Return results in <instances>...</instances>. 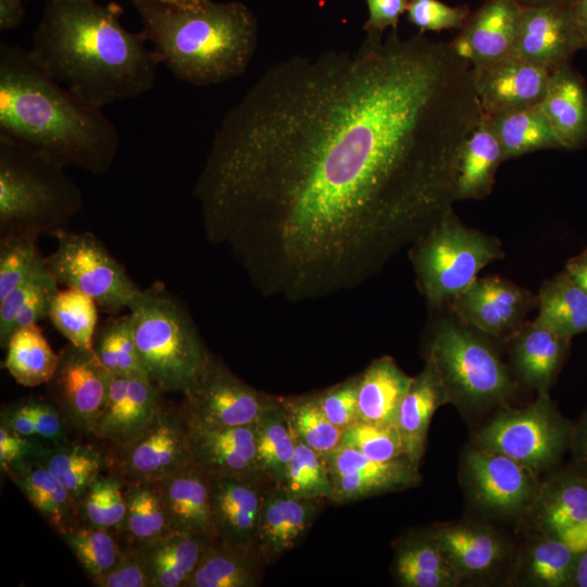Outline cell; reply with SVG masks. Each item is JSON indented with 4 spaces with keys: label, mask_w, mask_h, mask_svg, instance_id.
<instances>
[{
    "label": "cell",
    "mask_w": 587,
    "mask_h": 587,
    "mask_svg": "<svg viewBox=\"0 0 587 587\" xmlns=\"http://www.w3.org/2000/svg\"><path fill=\"white\" fill-rule=\"evenodd\" d=\"M126 514L115 530L125 546H137L172 533L155 482H125Z\"/></svg>",
    "instance_id": "60d3db41"
},
{
    "label": "cell",
    "mask_w": 587,
    "mask_h": 587,
    "mask_svg": "<svg viewBox=\"0 0 587 587\" xmlns=\"http://www.w3.org/2000/svg\"><path fill=\"white\" fill-rule=\"evenodd\" d=\"M326 502L295 498L276 486L267 489L257 535V548L265 564L276 562L300 542Z\"/></svg>",
    "instance_id": "cb8c5ba5"
},
{
    "label": "cell",
    "mask_w": 587,
    "mask_h": 587,
    "mask_svg": "<svg viewBox=\"0 0 587 587\" xmlns=\"http://www.w3.org/2000/svg\"><path fill=\"white\" fill-rule=\"evenodd\" d=\"M483 121L471 64L423 33L289 58L214 134L195 186L204 235L266 297L354 288L452 211Z\"/></svg>",
    "instance_id": "6da1fadb"
},
{
    "label": "cell",
    "mask_w": 587,
    "mask_h": 587,
    "mask_svg": "<svg viewBox=\"0 0 587 587\" xmlns=\"http://www.w3.org/2000/svg\"><path fill=\"white\" fill-rule=\"evenodd\" d=\"M83 205L64 166L0 137V238L54 236Z\"/></svg>",
    "instance_id": "5b68a950"
},
{
    "label": "cell",
    "mask_w": 587,
    "mask_h": 587,
    "mask_svg": "<svg viewBox=\"0 0 587 587\" xmlns=\"http://www.w3.org/2000/svg\"><path fill=\"white\" fill-rule=\"evenodd\" d=\"M395 575L404 587H453L462 580L428 529L404 538L396 549Z\"/></svg>",
    "instance_id": "e575fe53"
},
{
    "label": "cell",
    "mask_w": 587,
    "mask_h": 587,
    "mask_svg": "<svg viewBox=\"0 0 587 587\" xmlns=\"http://www.w3.org/2000/svg\"><path fill=\"white\" fill-rule=\"evenodd\" d=\"M341 444L375 461L388 462L405 457L396 424L379 425L357 421L342 430Z\"/></svg>",
    "instance_id": "816d5d0a"
},
{
    "label": "cell",
    "mask_w": 587,
    "mask_h": 587,
    "mask_svg": "<svg viewBox=\"0 0 587 587\" xmlns=\"http://www.w3.org/2000/svg\"><path fill=\"white\" fill-rule=\"evenodd\" d=\"M509 341L517 379L537 394H549L566 360L571 340L535 320L525 322Z\"/></svg>",
    "instance_id": "484cf974"
},
{
    "label": "cell",
    "mask_w": 587,
    "mask_h": 587,
    "mask_svg": "<svg viewBox=\"0 0 587 587\" xmlns=\"http://www.w3.org/2000/svg\"><path fill=\"white\" fill-rule=\"evenodd\" d=\"M525 517L537 534L559 539L577 552L586 549L587 473L573 463L551 471Z\"/></svg>",
    "instance_id": "2e32d148"
},
{
    "label": "cell",
    "mask_w": 587,
    "mask_h": 587,
    "mask_svg": "<svg viewBox=\"0 0 587 587\" xmlns=\"http://www.w3.org/2000/svg\"><path fill=\"white\" fill-rule=\"evenodd\" d=\"M266 565L258 549L211 540L185 587H257Z\"/></svg>",
    "instance_id": "d6a6232c"
},
{
    "label": "cell",
    "mask_w": 587,
    "mask_h": 587,
    "mask_svg": "<svg viewBox=\"0 0 587 587\" xmlns=\"http://www.w3.org/2000/svg\"><path fill=\"white\" fill-rule=\"evenodd\" d=\"M407 13L409 22L421 33L462 28L470 16L465 5L450 7L439 0H410Z\"/></svg>",
    "instance_id": "f5cc1de1"
},
{
    "label": "cell",
    "mask_w": 587,
    "mask_h": 587,
    "mask_svg": "<svg viewBox=\"0 0 587 587\" xmlns=\"http://www.w3.org/2000/svg\"><path fill=\"white\" fill-rule=\"evenodd\" d=\"M92 349L111 374L148 378L135 342L128 314L111 315L107 319L97 328Z\"/></svg>",
    "instance_id": "ee69618b"
},
{
    "label": "cell",
    "mask_w": 587,
    "mask_h": 587,
    "mask_svg": "<svg viewBox=\"0 0 587 587\" xmlns=\"http://www.w3.org/2000/svg\"><path fill=\"white\" fill-rule=\"evenodd\" d=\"M280 488L295 498L333 500V482L324 459L297 436L296 450Z\"/></svg>",
    "instance_id": "681fc988"
},
{
    "label": "cell",
    "mask_w": 587,
    "mask_h": 587,
    "mask_svg": "<svg viewBox=\"0 0 587 587\" xmlns=\"http://www.w3.org/2000/svg\"><path fill=\"white\" fill-rule=\"evenodd\" d=\"M42 463L79 502L87 487L103 471L110 469V451L84 441L67 440L50 445Z\"/></svg>",
    "instance_id": "b9f144b4"
},
{
    "label": "cell",
    "mask_w": 587,
    "mask_h": 587,
    "mask_svg": "<svg viewBox=\"0 0 587 587\" xmlns=\"http://www.w3.org/2000/svg\"><path fill=\"white\" fill-rule=\"evenodd\" d=\"M98 304L87 294L65 287L54 295L48 319L70 344L92 349L98 323Z\"/></svg>",
    "instance_id": "f6af8a7d"
},
{
    "label": "cell",
    "mask_w": 587,
    "mask_h": 587,
    "mask_svg": "<svg viewBox=\"0 0 587 587\" xmlns=\"http://www.w3.org/2000/svg\"><path fill=\"white\" fill-rule=\"evenodd\" d=\"M25 15L23 0H0V30L17 27Z\"/></svg>",
    "instance_id": "94428289"
},
{
    "label": "cell",
    "mask_w": 587,
    "mask_h": 587,
    "mask_svg": "<svg viewBox=\"0 0 587 587\" xmlns=\"http://www.w3.org/2000/svg\"><path fill=\"white\" fill-rule=\"evenodd\" d=\"M50 442L20 435L0 425V467L7 475L14 469L34 460H41Z\"/></svg>",
    "instance_id": "11a10c76"
},
{
    "label": "cell",
    "mask_w": 587,
    "mask_h": 587,
    "mask_svg": "<svg viewBox=\"0 0 587 587\" xmlns=\"http://www.w3.org/2000/svg\"><path fill=\"white\" fill-rule=\"evenodd\" d=\"M323 459L333 482L334 503L413 487L421 480L419 463L405 457L380 462L340 444Z\"/></svg>",
    "instance_id": "e0dca14e"
},
{
    "label": "cell",
    "mask_w": 587,
    "mask_h": 587,
    "mask_svg": "<svg viewBox=\"0 0 587 587\" xmlns=\"http://www.w3.org/2000/svg\"><path fill=\"white\" fill-rule=\"evenodd\" d=\"M5 349L4 367L18 384L37 387L52 378L59 354L52 350L38 324L14 332Z\"/></svg>",
    "instance_id": "7bdbcfd3"
},
{
    "label": "cell",
    "mask_w": 587,
    "mask_h": 587,
    "mask_svg": "<svg viewBox=\"0 0 587 587\" xmlns=\"http://www.w3.org/2000/svg\"><path fill=\"white\" fill-rule=\"evenodd\" d=\"M111 376L93 349L70 344L59 353L48 385L51 398L72 428L91 435L104 407Z\"/></svg>",
    "instance_id": "5bb4252c"
},
{
    "label": "cell",
    "mask_w": 587,
    "mask_h": 587,
    "mask_svg": "<svg viewBox=\"0 0 587 587\" xmlns=\"http://www.w3.org/2000/svg\"><path fill=\"white\" fill-rule=\"evenodd\" d=\"M540 107L562 148L587 139V90L565 63L551 71Z\"/></svg>",
    "instance_id": "f546056e"
},
{
    "label": "cell",
    "mask_w": 587,
    "mask_h": 587,
    "mask_svg": "<svg viewBox=\"0 0 587 587\" xmlns=\"http://www.w3.org/2000/svg\"><path fill=\"white\" fill-rule=\"evenodd\" d=\"M428 532L461 580L492 574L509 552L503 537L484 524L449 522L435 524Z\"/></svg>",
    "instance_id": "603a6c76"
},
{
    "label": "cell",
    "mask_w": 587,
    "mask_h": 587,
    "mask_svg": "<svg viewBox=\"0 0 587 587\" xmlns=\"http://www.w3.org/2000/svg\"><path fill=\"white\" fill-rule=\"evenodd\" d=\"M358 375V421L396 424L400 403L413 377L407 375L388 355L373 360Z\"/></svg>",
    "instance_id": "4dcf8cb0"
},
{
    "label": "cell",
    "mask_w": 587,
    "mask_h": 587,
    "mask_svg": "<svg viewBox=\"0 0 587 587\" xmlns=\"http://www.w3.org/2000/svg\"><path fill=\"white\" fill-rule=\"evenodd\" d=\"M216 539L233 547L258 549L257 535L265 492L272 485L259 475H210Z\"/></svg>",
    "instance_id": "d6986e66"
},
{
    "label": "cell",
    "mask_w": 587,
    "mask_h": 587,
    "mask_svg": "<svg viewBox=\"0 0 587 587\" xmlns=\"http://www.w3.org/2000/svg\"><path fill=\"white\" fill-rule=\"evenodd\" d=\"M569 451L572 463L587 473V410L573 423Z\"/></svg>",
    "instance_id": "91938a15"
},
{
    "label": "cell",
    "mask_w": 587,
    "mask_h": 587,
    "mask_svg": "<svg viewBox=\"0 0 587 587\" xmlns=\"http://www.w3.org/2000/svg\"><path fill=\"white\" fill-rule=\"evenodd\" d=\"M158 1L175 4L183 8H198L205 0H158Z\"/></svg>",
    "instance_id": "03108f58"
},
{
    "label": "cell",
    "mask_w": 587,
    "mask_h": 587,
    "mask_svg": "<svg viewBox=\"0 0 587 587\" xmlns=\"http://www.w3.org/2000/svg\"><path fill=\"white\" fill-rule=\"evenodd\" d=\"M537 299V322L570 340L587 333V294L564 270L544 282Z\"/></svg>",
    "instance_id": "8d00e7d4"
},
{
    "label": "cell",
    "mask_w": 587,
    "mask_h": 587,
    "mask_svg": "<svg viewBox=\"0 0 587 587\" xmlns=\"http://www.w3.org/2000/svg\"><path fill=\"white\" fill-rule=\"evenodd\" d=\"M8 476L60 536L80 524L78 501L41 460L25 463Z\"/></svg>",
    "instance_id": "1f68e13d"
},
{
    "label": "cell",
    "mask_w": 587,
    "mask_h": 587,
    "mask_svg": "<svg viewBox=\"0 0 587 587\" xmlns=\"http://www.w3.org/2000/svg\"><path fill=\"white\" fill-rule=\"evenodd\" d=\"M59 284L47 264L0 300V346L20 328L48 317Z\"/></svg>",
    "instance_id": "74e56055"
},
{
    "label": "cell",
    "mask_w": 587,
    "mask_h": 587,
    "mask_svg": "<svg viewBox=\"0 0 587 587\" xmlns=\"http://www.w3.org/2000/svg\"><path fill=\"white\" fill-rule=\"evenodd\" d=\"M577 551L563 541L537 534L520 555V584L536 587H573Z\"/></svg>",
    "instance_id": "f35d334b"
},
{
    "label": "cell",
    "mask_w": 587,
    "mask_h": 587,
    "mask_svg": "<svg viewBox=\"0 0 587 587\" xmlns=\"http://www.w3.org/2000/svg\"><path fill=\"white\" fill-rule=\"evenodd\" d=\"M36 241L22 236L0 238V300L46 264Z\"/></svg>",
    "instance_id": "f907efd6"
},
{
    "label": "cell",
    "mask_w": 587,
    "mask_h": 587,
    "mask_svg": "<svg viewBox=\"0 0 587 587\" xmlns=\"http://www.w3.org/2000/svg\"><path fill=\"white\" fill-rule=\"evenodd\" d=\"M128 310L148 378L164 394L183 395L211 354L189 312L162 282L140 289Z\"/></svg>",
    "instance_id": "8992f818"
},
{
    "label": "cell",
    "mask_w": 587,
    "mask_h": 587,
    "mask_svg": "<svg viewBox=\"0 0 587 587\" xmlns=\"http://www.w3.org/2000/svg\"><path fill=\"white\" fill-rule=\"evenodd\" d=\"M91 583L111 571L124 546L114 529L79 524L61 535Z\"/></svg>",
    "instance_id": "bcb514c9"
},
{
    "label": "cell",
    "mask_w": 587,
    "mask_h": 587,
    "mask_svg": "<svg viewBox=\"0 0 587 587\" xmlns=\"http://www.w3.org/2000/svg\"><path fill=\"white\" fill-rule=\"evenodd\" d=\"M369 18L364 25L366 33L383 34L386 28L397 29L400 16L407 12L410 0H365Z\"/></svg>",
    "instance_id": "680465c9"
},
{
    "label": "cell",
    "mask_w": 587,
    "mask_h": 587,
    "mask_svg": "<svg viewBox=\"0 0 587 587\" xmlns=\"http://www.w3.org/2000/svg\"><path fill=\"white\" fill-rule=\"evenodd\" d=\"M450 396L436 366L426 360L421 373L413 377L397 414L404 454L420 463L426 446L430 420L436 410L449 403Z\"/></svg>",
    "instance_id": "83f0119b"
},
{
    "label": "cell",
    "mask_w": 587,
    "mask_h": 587,
    "mask_svg": "<svg viewBox=\"0 0 587 587\" xmlns=\"http://www.w3.org/2000/svg\"><path fill=\"white\" fill-rule=\"evenodd\" d=\"M163 391L145 377L111 376L104 407L90 436L111 449L136 438L164 405Z\"/></svg>",
    "instance_id": "ffe728a7"
},
{
    "label": "cell",
    "mask_w": 587,
    "mask_h": 587,
    "mask_svg": "<svg viewBox=\"0 0 587 587\" xmlns=\"http://www.w3.org/2000/svg\"><path fill=\"white\" fill-rule=\"evenodd\" d=\"M26 404L35 422L37 436L52 445L68 439L71 425L57 402L50 398L27 397Z\"/></svg>",
    "instance_id": "9f6ffc18"
},
{
    "label": "cell",
    "mask_w": 587,
    "mask_h": 587,
    "mask_svg": "<svg viewBox=\"0 0 587 587\" xmlns=\"http://www.w3.org/2000/svg\"><path fill=\"white\" fill-rule=\"evenodd\" d=\"M211 540L214 539L172 532L130 547L149 587H185Z\"/></svg>",
    "instance_id": "f1b7e54d"
},
{
    "label": "cell",
    "mask_w": 587,
    "mask_h": 587,
    "mask_svg": "<svg viewBox=\"0 0 587 587\" xmlns=\"http://www.w3.org/2000/svg\"><path fill=\"white\" fill-rule=\"evenodd\" d=\"M522 11L520 0H487L469 16L450 45L473 67L510 57L516 43Z\"/></svg>",
    "instance_id": "7402d4cb"
},
{
    "label": "cell",
    "mask_w": 587,
    "mask_h": 587,
    "mask_svg": "<svg viewBox=\"0 0 587 587\" xmlns=\"http://www.w3.org/2000/svg\"><path fill=\"white\" fill-rule=\"evenodd\" d=\"M358 382L355 375L315 394L327 419L341 430L358 421Z\"/></svg>",
    "instance_id": "db71d44e"
},
{
    "label": "cell",
    "mask_w": 587,
    "mask_h": 587,
    "mask_svg": "<svg viewBox=\"0 0 587 587\" xmlns=\"http://www.w3.org/2000/svg\"><path fill=\"white\" fill-rule=\"evenodd\" d=\"M492 340L452 313L434 323L426 360L439 372L451 402L487 409L503 404L515 392L516 385Z\"/></svg>",
    "instance_id": "52a82bcc"
},
{
    "label": "cell",
    "mask_w": 587,
    "mask_h": 587,
    "mask_svg": "<svg viewBox=\"0 0 587 587\" xmlns=\"http://www.w3.org/2000/svg\"><path fill=\"white\" fill-rule=\"evenodd\" d=\"M183 396L189 426L200 428L253 424L276 398L248 385L212 353Z\"/></svg>",
    "instance_id": "7c38bea8"
},
{
    "label": "cell",
    "mask_w": 587,
    "mask_h": 587,
    "mask_svg": "<svg viewBox=\"0 0 587 587\" xmlns=\"http://www.w3.org/2000/svg\"><path fill=\"white\" fill-rule=\"evenodd\" d=\"M573 11L583 47H587V0H575Z\"/></svg>",
    "instance_id": "be15d7a7"
},
{
    "label": "cell",
    "mask_w": 587,
    "mask_h": 587,
    "mask_svg": "<svg viewBox=\"0 0 587 587\" xmlns=\"http://www.w3.org/2000/svg\"><path fill=\"white\" fill-rule=\"evenodd\" d=\"M155 484L172 532L216 539L205 471L192 463Z\"/></svg>",
    "instance_id": "d4e9b609"
},
{
    "label": "cell",
    "mask_w": 587,
    "mask_h": 587,
    "mask_svg": "<svg viewBox=\"0 0 587 587\" xmlns=\"http://www.w3.org/2000/svg\"><path fill=\"white\" fill-rule=\"evenodd\" d=\"M110 473L125 482H158L192 464L189 424L180 409L164 403L132 441L110 449Z\"/></svg>",
    "instance_id": "4fadbf2b"
},
{
    "label": "cell",
    "mask_w": 587,
    "mask_h": 587,
    "mask_svg": "<svg viewBox=\"0 0 587 587\" xmlns=\"http://www.w3.org/2000/svg\"><path fill=\"white\" fill-rule=\"evenodd\" d=\"M0 137L64 166L107 173L120 135L102 112L50 77L28 50L0 43Z\"/></svg>",
    "instance_id": "3957f363"
},
{
    "label": "cell",
    "mask_w": 587,
    "mask_h": 587,
    "mask_svg": "<svg viewBox=\"0 0 587 587\" xmlns=\"http://www.w3.org/2000/svg\"><path fill=\"white\" fill-rule=\"evenodd\" d=\"M189 442L193 464L209 475H258L254 423L227 428L189 426Z\"/></svg>",
    "instance_id": "4316f807"
},
{
    "label": "cell",
    "mask_w": 587,
    "mask_h": 587,
    "mask_svg": "<svg viewBox=\"0 0 587 587\" xmlns=\"http://www.w3.org/2000/svg\"><path fill=\"white\" fill-rule=\"evenodd\" d=\"M538 304L537 296L495 275L476 278L449 304L462 323L496 340L511 339Z\"/></svg>",
    "instance_id": "9a60e30c"
},
{
    "label": "cell",
    "mask_w": 587,
    "mask_h": 587,
    "mask_svg": "<svg viewBox=\"0 0 587 587\" xmlns=\"http://www.w3.org/2000/svg\"><path fill=\"white\" fill-rule=\"evenodd\" d=\"M461 470L470 500L492 517L525 516L541 485L537 472L476 445L464 452Z\"/></svg>",
    "instance_id": "8fae6325"
},
{
    "label": "cell",
    "mask_w": 587,
    "mask_h": 587,
    "mask_svg": "<svg viewBox=\"0 0 587 587\" xmlns=\"http://www.w3.org/2000/svg\"><path fill=\"white\" fill-rule=\"evenodd\" d=\"M573 2L523 4L511 55L549 70L565 64L575 50L583 48Z\"/></svg>",
    "instance_id": "ac0fdd59"
},
{
    "label": "cell",
    "mask_w": 587,
    "mask_h": 587,
    "mask_svg": "<svg viewBox=\"0 0 587 587\" xmlns=\"http://www.w3.org/2000/svg\"><path fill=\"white\" fill-rule=\"evenodd\" d=\"M502 258L498 238L466 227L453 210L414 242L410 252L417 286L430 310L448 305L486 265Z\"/></svg>",
    "instance_id": "ba28073f"
},
{
    "label": "cell",
    "mask_w": 587,
    "mask_h": 587,
    "mask_svg": "<svg viewBox=\"0 0 587 587\" xmlns=\"http://www.w3.org/2000/svg\"><path fill=\"white\" fill-rule=\"evenodd\" d=\"M564 271L587 294V249L572 257Z\"/></svg>",
    "instance_id": "6125c7cd"
},
{
    "label": "cell",
    "mask_w": 587,
    "mask_h": 587,
    "mask_svg": "<svg viewBox=\"0 0 587 587\" xmlns=\"http://www.w3.org/2000/svg\"><path fill=\"white\" fill-rule=\"evenodd\" d=\"M115 2L48 0L28 50L50 77L102 109L150 91L160 64Z\"/></svg>",
    "instance_id": "7a4b0ae2"
},
{
    "label": "cell",
    "mask_w": 587,
    "mask_h": 587,
    "mask_svg": "<svg viewBox=\"0 0 587 587\" xmlns=\"http://www.w3.org/2000/svg\"><path fill=\"white\" fill-rule=\"evenodd\" d=\"M82 524L116 530L126 514L124 480L114 473L99 474L79 499Z\"/></svg>",
    "instance_id": "c3c4849f"
},
{
    "label": "cell",
    "mask_w": 587,
    "mask_h": 587,
    "mask_svg": "<svg viewBox=\"0 0 587 587\" xmlns=\"http://www.w3.org/2000/svg\"><path fill=\"white\" fill-rule=\"evenodd\" d=\"M532 3L529 4H538V3H551V2H573L575 0H530Z\"/></svg>",
    "instance_id": "003e7915"
},
{
    "label": "cell",
    "mask_w": 587,
    "mask_h": 587,
    "mask_svg": "<svg viewBox=\"0 0 587 587\" xmlns=\"http://www.w3.org/2000/svg\"><path fill=\"white\" fill-rule=\"evenodd\" d=\"M573 423L549 394L522 409L499 411L476 434V446L504 454L538 474L558 467L570 449Z\"/></svg>",
    "instance_id": "9c48e42d"
},
{
    "label": "cell",
    "mask_w": 587,
    "mask_h": 587,
    "mask_svg": "<svg viewBox=\"0 0 587 587\" xmlns=\"http://www.w3.org/2000/svg\"><path fill=\"white\" fill-rule=\"evenodd\" d=\"M280 399L295 435L322 458L341 444L342 430L327 419L315 394Z\"/></svg>",
    "instance_id": "7dc6e473"
},
{
    "label": "cell",
    "mask_w": 587,
    "mask_h": 587,
    "mask_svg": "<svg viewBox=\"0 0 587 587\" xmlns=\"http://www.w3.org/2000/svg\"><path fill=\"white\" fill-rule=\"evenodd\" d=\"M124 546V551L105 575L92 582L98 587H149L148 579L142 571L135 551L130 546Z\"/></svg>",
    "instance_id": "6f0895ef"
},
{
    "label": "cell",
    "mask_w": 587,
    "mask_h": 587,
    "mask_svg": "<svg viewBox=\"0 0 587 587\" xmlns=\"http://www.w3.org/2000/svg\"><path fill=\"white\" fill-rule=\"evenodd\" d=\"M498 138L505 160L560 147L540 103L484 118Z\"/></svg>",
    "instance_id": "ab89813d"
},
{
    "label": "cell",
    "mask_w": 587,
    "mask_h": 587,
    "mask_svg": "<svg viewBox=\"0 0 587 587\" xmlns=\"http://www.w3.org/2000/svg\"><path fill=\"white\" fill-rule=\"evenodd\" d=\"M573 587H587V548L578 553Z\"/></svg>",
    "instance_id": "e7e4bbea"
},
{
    "label": "cell",
    "mask_w": 587,
    "mask_h": 587,
    "mask_svg": "<svg viewBox=\"0 0 587 587\" xmlns=\"http://www.w3.org/2000/svg\"><path fill=\"white\" fill-rule=\"evenodd\" d=\"M53 237L57 248L45 261L59 285L87 294L110 315L128 309L140 288L97 236L64 229Z\"/></svg>",
    "instance_id": "30bf717a"
},
{
    "label": "cell",
    "mask_w": 587,
    "mask_h": 587,
    "mask_svg": "<svg viewBox=\"0 0 587 587\" xmlns=\"http://www.w3.org/2000/svg\"><path fill=\"white\" fill-rule=\"evenodd\" d=\"M141 35L172 74L193 86L224 83L248 67L258 42L254 15L238 1L205 0L183 8L158 0H132Z\"/></svg>",
    "instance_id": "277c9868"
},
{
    "label": "cell",
    "mask_w": 587,
    "mask_h": 587,
    "mask_svg": "<svg viewBox=\"0 0 587 587\" xmlns=\"http://www.w3.org/2000/svg\"><path fill=\"white\" fill-rule=\"evenodd\" d=\"M257 473L282 487L296 450V435L280 397L254 422Z\"/></svg>",
    "instance_id": "836d02e7"
},
{
    "label": "cell",
    "mask_w": 587,
    "mask_h": 587,
    "mask_svg": "<svg viewBox=\"0 0 587 587\" xmlns=\"http://www.w3.org/2000/svg\"><path fill=\"white\" fill-rule=\"evenodd\" d=\"M505 160L503 149L483 121L466 139L460 154L455 187L457 200L480 199L494 186L498 166Z\"/></svg>",
    "instance_id": "d590c367"
},
{
    "label": "cell",
    "mask_w": 587,
    "mask_h": 587,
    "mask_svg": "<svg viewBox=\"0 0 587 587\" xmlns=\"http://www.w3.org/2000/svg\"><path fill=\"white\" fill-rule=\"evenodd\" d=\"M472 70L484 118L540 103L552 71L513 55Z\"/></svg>",
    "instance_id": "44dd1931"
}]
</instances>
